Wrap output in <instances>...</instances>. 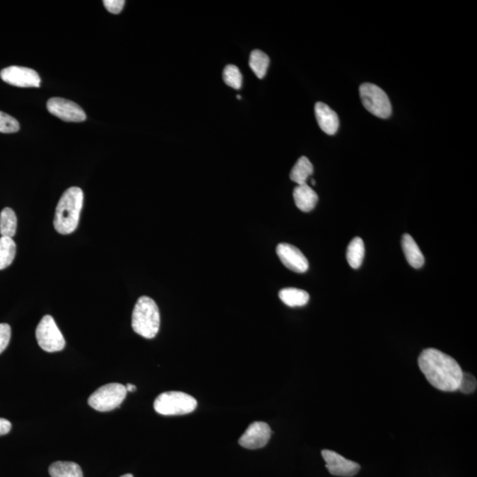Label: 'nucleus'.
Here are the masks:
<instances>
[{
  "instance_id": "11",
  "label": "nucleus",
  "mask_w": 477,
  "mask_h": 477,
  "mask_svg": "<svg viewBox=\"0 0 477 477\" xmlns=\"http://www.w3.org/2000/svg\"><path fill=\"white\" fill-rule=\"evenodd\" d=\"M271 427L266 423L254 422L250 424L245 432L240 437L239 444L247 449L263 448L270 441Z\"/></svg>"
},
{
  "instance_id": "17",
  "label": "nucleus",
  "mask_w": 477,
  "mask_h": 477,
  "mask_svg": "<svg viewBox=\"0 0 477 477\" xmlns=\"http://www.w3.org/2000/svg\"><path fill=\"white\" fill-rule=\"evenodd\" d=\"M279 299L289 307H302L310 300V295L302 289L284 288L278 293Z\"/></svg>"
},
{
  "instance_id": "1",
  "label": "nucleus",
  "mask_w": 477,
  "mask_h": 477,
  "mask_svg": "<svg viewBox=\"0 0 477 477\" xmlns=\"http://www.w3.org/2000/svg\"><path fill=\"white\" fill-rule=\"evenodd\" d=\"M418 365L426 379L437 390L458 391L463 371L450 355L437 349L428 348L420 353Z\"/></svg>"
},
{
  "instance_id": "19",
  "label": "nucleus",
  "mask_w": 477,
  "mask_h": 477,
  "mask_svg": "<svg viewBox=\"0 0 477 477\" xmlns=\"http://www.w3.org/2000/svg\"><path fill=\"white\" fill-rule=\"evenodd\" d=\"M365 247L363 240L360 237H355L351 240L346 250V259L350 266L353 269H358L363 264Z\"/></svg>"
},
{
  "instance_id": "14",
  "label": "nucleus",
  "mask_w": 477,
  "mask_h": 477,
  "mask_svg": "<svg viewBox=\"0 0 477 477\" xmlns=\"http://www.w3.org/2000/svg\"><path fill=\"white\" fill-rule=\"evenodd\" d=\"M293 199L299 210L310 212L316 207L318 196L307 184H304V185H297L293 190Z\"/></svg>"
},
{
  "instance_id": "21",
  "label": "nucleus",
  "mask_w": 477,
  "mask_h": 477,
  "mask_svg": "<svg viewBox=\"0 0 477 477\" xmlns=\"http://www.w3.org/2000/svg\"><path fill=\"white\" fill-rule=\"evenodd\" d=\"M16 254V244L9 237L0 238V270H4L13 263Z\"/></svg>"
},
{
  "instance_id": "10",
  "label": "nucleus",
  "mask_w": 477,
  "mask_h": 477,
  "mask_svg": "<svg viewBox=\"0 0 477 477\" xmlns=\"http://www.w3.org/2000/svg\"><path fill=\"white\" fill-rule=\"evenodd\" d=\"M322 456L326 463V468L332 476L352 477L360 471L358 463L349 461L337 452L331 450L322 451Z\"/></svg>"
},
{
  "instance_id": "8",
  "label": "nucleus",
  "mask_w": 477,
  "mask_h": 477,
  "mask_svg": "<svg viewBox=\"0 0 477 477\" xmlns=\"http://www.w3.org/2000/svg\"><path fill=\"white\" fill-rule=\"evenodd\" d=\"M0 77L5 83L20 88H39L41 78L35 70L28 67L11 66L0 72Z\"/></svg>"
},
{
  "instance_id": "16",
  "label": "nucleus",
  "mask_w": 477,
  "mask_h": 477,
  "mask_svg": "<svg viewBox=\"0 0 477 477\" xmlns=\"http://www.w3.org/2000/svg\"><path fill=\"white\" fill-rule=\"evenodd\" d=\"M52 477H83L81 466L72 461H56L49 468Z\"/></svg>"
},
{
  "instance_id": "9",
  "label": "nucleus",
  "mask_w": 477,
  "mask_h": 477,
  "mask_svg": "<svg viewBox=\"0 0 477 477\" xmlns=\"http://www.w3.org/2000/svg\"><path fill=\"white\" fill-rule=\"evenodd\" d=\"M47 109L52 115L66 122H83L86 120V113L73 101L60 98H52L47 102Z\"/></svg>"
},
{
  "instance_id": "12",
  "label": "nucleus",
  "mask_w": 477,
  "mask_h": 477,
  "mask_svg": "<svg viewBox=\"0 0 477 477\" xmlns=\"http://www.w3.org/2000/svg\"><path fill=\"white\" fill-rule=\"evenodd\" d=\"M277 254L282 264L289 270L304 273L309 269V261L302 251L288 243H281L277 247Z\"/></svg>"
},
{
  "instance_id": "29",
  "label": "nucleus",
  "mask_w": 477,
  "mask_h": 477,
  "mask_svg": "<svg viewBox=\"0 0 477 477\" xmlns=\"http://www.w3.org/2000/svg\"><path fill=\"white\" fill-rule=\"evenodd\" d=\"M126 391H127L133 392V391H136V385L132 384H127L126 385Z\"/></svg>"
},
{
  "instance_id": "3",
  "label": "nucleus",
  "mask_w": 477,
  "mask_h": 477,
  "mask_svg": "<svg viewBox=\"0 0 477 477\" xmlns=\"http://www.w3.org/2000/svg\"><path fill=\"white\" fill-rule=\"evenodd\" d=\"M133 330L145 338H153L160 327V313L154 300L148 296L138 299L132 314Z\"/></svg>"
},
{
  "instance_id": "30",
  "label": "nucleus",
  "mask_w": 477,
  "mask_h": 477,
  "mask_svg": "<svg viewBox=\"0 0 477 477\" xmlns=\"http://www.w3.org/2000/svg\"><path fill=\"white\" fill-rule=\"evenodd\" d=\"M120 477H134L132 473H126V475L122 476Z\"/></svg>"
},
{
  "instance_id": "5",
  "label": "nucleus",
  "mask_w": 477,
  "mask_h": 477,
  "mask_svg": "<svg viewBox=\"0 0 477 477\" xmlns=\"http://www.w3.org/2000/svg\"><path fill=\"white\" fill-rule=\"evenodd\" d=\"M127 391L122 384L111 383L98 388L88 398V405L99 412H109L119 408L126 399Z\"/></svg>"
},
{
  "instance_id": "32",
  "label": "nucleus",
  "mask_w": 477,
  "mask_h": 477,
  "mask_svg": "<svg viewBox=\"0 0 477 477\" xmlns=\"http://www.w3.org/2000/svg\"><path fill=\"white\" fill-rule=\"evenodd\" d=\"M237 98L240 99H240H242V97H240V95H237Z\"/></svg>"
},
{
  "instance_id": "6",
  "label": "nucleus",
  "mask_w": 477,
  "mask_h": 477,
  "mask_svg": "<svg viewBox=\"0 0 477 477\" xmlns=\"http://www.w3.org/2000/svg\"><path fill=\"white\" fill-rule=\"evenodd\" d=\"M360 95L364 107L373 115L387 119L391 114L390 99L385 92L377 85L364 83L360 87Z\"/></svg>"
},
{
  "instance_id": "25",
  "label": "nucleus",
  "mask_w": 477,
  "mask_h": 477,
  "mask_svg": "<svg viewBox=\"0 0 477 477\" xmlns=\"http://www.w3.org/2000/svg\"><path fill=\"white\" fill-rule=\"evenodd\" d=\"M476 377L472 374L463 372L458 390L465 394H473L476 390Z\"/></svg>"
},
{
  "instance_id": "27",
  "label": "nucleus",
  "mask_w": 477,
  "mask_h": 477,
  "mask_svg": "<svg viewBox=\"0 0 477 477\" xmlns=\"http://www.w3.org/2000/svg\"><path fill=\"white\" fill-rule=\"evenodd\" d=\"M125 3L124 0H104L102 1L108 12L113 14H118L122 12Z\"/></svg>"
},
{
  "instance_id": "2",
  "label": "nucleus",
  "mask_w": 477,
  "mask_h": 477,
  "mask_svg": "<svg viewBox=\"0 0 477 477\" xmlns=\"http://www.w3.org/2000/svg\"><path fill=\"white\" fill-rule=\"evenodd\" d=\"M83 205V191L80 187H72L66 190L56 208L53 220L56 231L64 235L76 231Z\"/></svg>"
},
{
  "instance_id": "22",
  "label": "nucleus",
  "mask_w": 477,
  "mask_h": 477,
  "mask_svg": "<svg viewBox=\"0 0 477 477\" xmlns=\"http://www.w3.org/2000/svg\"><path fill=\"white\" fill-rule=\"evenodd\" d=\"M249 63L250 69L254 74L259 79H263L265 74H266L269 64H270V59L260 49H254V51L251 52Z\"/></svg>"
},
{
  "instance_id": "24",
  "label": "nucleus",
  "mask_w": 477,
  "mask_h": 477,
  "mask_svg": "<svg viewBox=\"0 0 477 477\" xmlns=\"http://www.w3.org/2000/svg\"><path fill=\"white\" fill-rule=\"evenodd\" d=\"M20 130V124L13 117L0 112V133L12 134Z\"/></svg>"
},
{
  "instance_id": "26",
  "label": "nucleus",
  "mask_w": 477,
  "mask_h": 477,
  "mask_svg": "<svg viewBox=\"0 0 477 477\" xmlns=\"http://www.w3.org/2000/svg\"><path fill=\"white\" fill-rule=\"evenodd\" d=\"M11 339V327L7 324H0V353L5 351Z\"/></svg>"
},
{
  "instance_id": "4",
  "label": "nucleus",
  "mask_w": 477,
  "mask_h": 477,
  "mask_svg": "<svg viewBox=\"0 0 477 477\" xmlns=\"http://www.w3.org/2000/svg\"><path fill=\"white\" fill-rule=\"evenodd\" d=\"M196 406V399L182 391L163 392L154 401L155 411L162 416L187 415Z\"/></svg>"
},
{
  "instance_id": "20",
  "label": "nucleus",
  "mask_w": 477,
  "mask_h": 477,
  "mask_svg": "<svg viewBox=\"0 0 477 477\" xmlns=\"http://www.w3.org/2000/svg\"><path fill=\"white\" fill-rule=\"evenodd\" d=\"M17 229V217L16 212L11 208H3L0 213V235L2 237L13 238Z\"/></svg>"
},
{
  "instance_id": "31",
  "label": "nucleus",
  "mask_w": 477,
  "mask_h": 477,
  "mask_svg": "<svg viewBox=\"0 0 477 477\" xmlns=\"http://www.w3.org/2000/svg\"><path fill=\"white\" fill-rule=\"evenodd\" d=\"M311 183H312V185H316V182H314V179H311Z\"/></svg>"
},
{
  "instance_id": "28",
  "label": "nucleus",
  "mask_w": 477,
  "mask_h": 477,
  "mask_svg": "<svg viewBox=\"0 0 477 477\" xmlns=\"http://www.w3.org/2000/svg\"><path fill=\"white\" fill-rule=\"evenodd\" d=\"M12 429V423L8 420L0 418V436L8 434Z\"/></svg>"
},
{
  "instance_id": "15",
  "label": "nucleus",
  "mask_w": 477,
  "mask_h": 477,
  "mask_svg": "<svg viewBox=\"0 0 477 477\" xmlns=\"http://www.w3.org/2000/svg\"><path fill=\"white\" fill-rule=\"evenodd\" d=\"M402 249L406 261L413 268L419 269L424 264V257L413 237L408 233L402 237Z\"/></svg>"
},
{
  "instance_id": "13",
  "label": "nucleus",
  "mask_w": 477,
  "mask_h": 477,
  "mask_svg": "<svg viewBox=\"0 0 477 477\" xmlns=\"http://www.w3.org/2000/svg\"><path fill=\"white\" fill-rule=\"evenodd\" d=\"M314 113H316V118L320 129L329 136H334L337 132L339 126L337 113L322 102H317L314 106Z\"/></svg>"
},
{
  "instance_id": "18",
  "label": "nucleus",
  "mask_w": 477,
  "mask_h": 477,
  "mask_svg": "<svg viewBox=\"0 0 477 477\" xmlns=\"http://www.w3.org/2000/svg\"><path fill=\"white\" fill-rule=\"evenodd\" d=\"M313 171V165L311 164L309 158L302 157L298 159L290 172V179L297 185H304L307 184V178L312 175Z\"/></svg>"
},
{
  "instance_id": "7",
  "label": "nucleus",
  "mask_w": 477,
  "mask_h": 477,
  "mask_svg": "<svg viewBox=\"0 0 477 477\" xmlns=\"http://www.w3.org/2000/svg\"><path fill=\"white\" fill-rule=\"evenodd\" d=\"M35 337L40 348L48 353L62 351L66 346L61 331L56 324L55 320L49 314H46L39 322L35 331Z\"/></svg>"
},
{
  "instance_id": "23",
  "label": "nucleus",
  "mask_w": 477,
  "mask_h": 477,
  "mask_svg": "<svg viewBox=\"0 0 477 477\" xmlns=\"http://www.w3.org/2000/svg\"><path fill=\"white\" fill-rule=\"evenodd\" d=\"M223 78L226 85L229 87L239 90L242 84V76L240 73L238 67L233 65H228L225 67Z\"/></svg>"
}]
</instances>
